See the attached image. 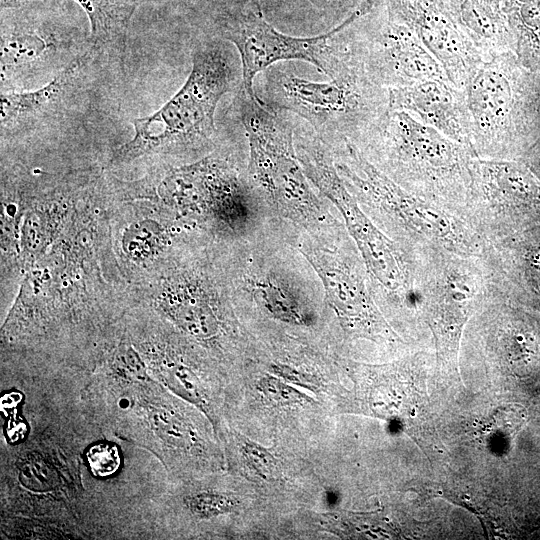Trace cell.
I'll return each mask as SVG.
<instances>
[{"label": "cell", "mask_w": 540, "mask_h": 540, "mask_svg": "<svg viewBox=\"0 0 540 540\" xmlns=\"http://www.w3.org/2000/svg\"><path fill=\"white\" fill-rule=\"evenodd\" d=\"M354 50V49H353ZM264 72L265 104L303 118L327 145L358 146L389 109L388 89L376 83L354 50L337 75L315 82L272 65Z\"/></svg>", "instance_id": "cell-4"}, {"label": "cell", "mask_w": 540, "mask_h": 540, "mask_svg": "<svg viewBox=\"0 0 540 540\" xmlns=\"http://www.w3.org/2000/svg\"><path fill=\"white\" fill-rule=\"evenodd\" d=\"M319 10L327 12H346L354 11L359 4L357 0H307Z\"/></svg>", "instance_id": "cell-28"}, {"label": "cell", "mask_w": 540, "mask_h": 540, "mask_svg": "<svg viewBox=\"0 0 540 540\" xmlns=\"http://www.w3.org/2000/svg\"><path fill=\"white\" fill-rule=\"evenodd\" d=\"M450 10L473 45L487 60L515 52L516 42L503 0H447Z\"/></svg>", "instance_id": "cell-21"}, {"label": "cell", "mask_w": 540, "mask_h": 540, "mask_svg": "<svg viewBox=\"0 0 540 540\" xmlns=\"http://www.w3.org/2000/svg\"><path fill=\"white\" fill-rule=\"evenodd\" d=\"M405 253L424 322L434 333L439 353L452 356L465 325L490 292L481 259L433 247Z\"/></svg>", "instance_id": "cell-10"}, {"label": "cell", "mask_w": 540, "mask_h": 540, "mask_svg": "<svg viewBox=\"0 0 540 540\" xmlns=\"http://www.w3.org/2000/svg\"><path fill=\"white\" fill-rule=\"evenodd\" d=\"M298 159L311 184L341 214L379 307L416 326L423 317L411 263L403 249L361 208L339 175L329 147L320 141L308 142L299 149Z\"/></svg>", "instance_id": "cell-5"}, {"label": "cell", "mask_w": 540, "mask_h": 540, "mask_svg": "<svg viewBox=\"0 0 540 540\" xmlns=\"http://www.w3.org/2000/svg\"><path fill=\"white\" fill-rule=\"evenodd\" d=\"M237 99L249 143L246 181L256 196L305 228L332 223L298 160L293 124L286 112L249 96L241 87Z\"/></svg>", "instance_id": "cell-8"}, {"label": "cell", "mask_w": 540, "mask_h": 540, "mask_svg": "<svg viewBox=\"0 0 540 540\" xmlns=\"http://www.w3.org/2000/svg\"><path fill=\"white\" fill-rule=\"evenodd\" d=\"M169 228L153 218H138L122 231L120 246L124 258L137 266L148 265L164 254L169 245Z\"/></svg>", "instance_id": "cell-22"}, {"label": "cell", "mask_w": 540, "mask_h": 540, "mask_svg": "<svg viewBox=\"0 0 540 540\" xmlns=\"http://www.w3.org/2000/svg\"><path fill=\"white\" fill-rule=\"evenodd\" d=\"M376 0H364L332 30L314 37H293L269 24L258 0H244L228 13L221 24L222 37L237 49L241 61V88L258 97L254 79L279 61L302 60L314 65L329 78L339 73L354 50L345 30L373 11Z\"/></svg>", "instance_id": "cell-9"}, {"label": "cell", "mask_w": 540, "mask_h": 540, "mask_svg": "<svg viewBox=\"0 0 540 540\" xmlns=\"http://www.w3.org/2000/svg\"><path fill=\"white\" fill-rule=\"evenodd\" d=\"M215 282L196 267L174 266L161 273L151 306L182 333L203 343L222 333L221 297Z\"/></svg>", "instance_id": "cell-15"}, {"label": "cell", "mask_w": 540, "mask_h": 540, "mask_svg": "<svg viewBox=\"0 0 540 540\" xmlns=\"http://www.w3.org/2000/svg\"><path fill=\"white\" fill-rule=\"evenodd\" d=\"M463 219L484 242L540 225V179L522 160L475 157Z\"/></svg>", "instance_id": "cell-11"}, {"label": "cell", "mask_w": 540, "mask_h": 540, "mask_svg": "<svg viewBox=\"0 0 540 540\" xmlns=\"http://www.w3.org/2000/svg\"><path fill=\"white\" fill-rule=\"evenodd\" d=\"M256 389L268 401L280 407H300L312 403V398L274 374L261 376Z\"/></svg>", "instance_id": "cell-24"}, {"label": "cell", "mask_w": 540, "mask_h": 540, "mask_svg": "<svg viewBox=\"0 0 540 540\" xmlns=\"http://www.w3.org/2000/svg\"><path fill=\"white\" fill-rule=\"evenodd\" d=\"M246 288L256 304L275 320L299 327H311L317 322L307 291L285 270L271 268L251 273Z\"/></svg>", "instance_id": "cell-20"}, {"label": "cell", "mask_w": 540, "mask_h": 540, "mask_svg": "<svg viewBox=\"0 0 540 540\" xmlns=\"http://www.w3.org/2000/svg\"><path fill=\"white\" fill-rule=\"evenodd\" d=\"M388 92L390 108L407 111L419 121L471 148L466 90L455 87L448 80H427L390 88Z\"/></svg>", "instance_id": "cell-17"}, {"label": "cell", "mask_w": 540, "mask_h": 540, "mask_svg": "<svg viewBox=\"0 0 540 540\" xmlns=\"http://www.w3.org/2000/svg\"><path fill=\"white\" fill-rule=\"evenodd\" d=\"M357 148L402 188L463 219L477 157L470 147L389 107Z\"/></svg>", "instance_id": "cell-1"}, {"label": "cell", "mask_w": 540, "mask_h": 540, "mask_svg": "<svg viewBox=\"0 0 540 540\" xmlns=\"http://www.w3.org/2000/svg\"><path fill=\"white\" fill-rule=\"evenodd\" d=\"M385 11L406 25L442 66L449 82L465 90L484 61L455 20L447 0H384Z\"/></svg>", "instance_id": "cell-14"}, {"label": "cell", "mask_w": 540, "mask_h": 540, "mask_svg": "<svg viewBox=\"0 0 540 540\" xmlns=\"http://www.w3.org/2000/svg\"><path fill=\"white\" fill-rule=\"evenodd\" d=\"M540 179V133L521 159Z\"/></svg>", "instance_id": "cell-29"}, {"label": "cell", "mask_w": 540, "mask_h": 540, "mask_svg": "<svg viewBox=\"0 0 540 540\" xmlns=\"http://www.w3.org/2000/svg\"><path fill=\"white\" fill-rule=\"evenodd\" d=\"M184 505L194 517L209 520L233 512L239 501L220 491L203 490L187 495Z\"/></svg>", "instance_id": "cell-23"}, {"label": "cell", "mask_w": 540, "mask_h": 540, "mask_svg": "<svg viewBox=\"0 0 540 540\" xmlns=\"http://www.w3.org/2000/svg\"><path fill=\"white\" fill-rule=\"evenodd\" d=\"M137 196L153 199L213 232L238 237L259 217L258 197L227 157L211 153L195 162L155 171L130 183Z\"/></svg>", "instance_id": "cell-7"}, {"label": "cell", "mask_w": 540, "mask_h": 540, "mask_svg": "<svg viewBox=\"0 0 540 540\" xmlns=\"http://www.w3.org/2000/svg\"><path fill=\"white\" fill-rule=\"evenodd\" d=\"M480 259L493 295L540 316V225L485 242Z\"/></svg>", "instance_id": "cell-16"}, {"label": "cell", "mask_w": 540, "mask_h": 540, "mask_svg": "<svg viewBox=\"0 0 540 540\" xmlns=\"http://www.w3.org/2000/svg\"><path fill=\"white\" fill-rule=\"evenodd\" d=\"M244 463L257 476L269 479L277 468V459L266 447L245 438L240 446Z\"/></svg>", "instance_id": "cell-25"}, {"label": "cell", "mask_w": 540, "mask_h": 540, "mask_svg": "<svg viewBox=\"0 0 540 540\" xmlns=\"http://www.w3.org/2000/svg\"><path fill=\"white\" fill-rule=\"evenodd\" d=\"M336 155V169L349 191L404 252L433 247L481 256L485 242L466 221L402 188L352 142H346Z\"/></svg>", "instance_id": "cell-3"}, {"label": "cell", "mask_w": 540, "mask_h": 540, "mask_svg": "<svg viewBox=\"0 0 540 540\" xmlns=\"http://www.w3.org/2000/svg\"><path fill=\"white\" fill-rule=\"evenodd\" d=\"M60 39L52 31L25 20L1 23V90L12 82L44 66L60 50Z\"/></svg>", "instance_id": "cell-19"}, {"label": "cell", "mask_w": 540, "mask_h": 540, "mask_svg": "<svg viewBox=\"0 0 540 540\" xmlns=\"http://www.w3.org/2000/svg\"><path fill=\"white\" fill-rule=\"evenodd\" d=\"M237 82L236 61L226 45L217 41L198 45L184 84L157 111L132 121L133 137L114 151L110 164L208 146L216 131L218 102Z\"/></svg>", "instance_id": "cell-2"}, {"label": "cell", "mask_w": 540, "mask_h": 540, "mask_svg": "<svg viewBox=\"0 0 540 540\" xmlns=\"http://www.w3.org/2000/svg\"><path fill=\"white\" fill-rule=\"evenodd\" d=\"M94 51L90 47L85 53L74 57L50 82L40 88L26 92L1 90L2 133L27 128L58 112L75 92L81 72Z\"/></svg>", "instance_id": "cell-18"}, {"label": "cell", "mask_w": 540, "mask_h": 540, "mask_svg": "<svg viewBox=\"0 0 540 540\" xmlns=\"http://www.w3.org/2000/svg\"><path fill=\"white\" fill-rule=\"evenodd\" d=\"M349 39L369 76L387 89L448 80L440 63L415 33L386 11L375 25Z\"/></svg>", "instance_id": "cell-13"}, {"label": "cell", "mask_w": 540, "mask_h": 540, "mask_svg": "<svg viewBox=\"0 0 540 540\" xmlns=\"http://www.w3.org/2000/svg\"><path fill=\"white\" fill-rule=\"evenodd\" d=\"M520 406L499 408L494 415L484 424L482 433L487 437H509L516 433L522 426L525 416L521 413Z\"/></svg>", "instance_id": "cell-26"}, {"label": "cell", "mask_w": 540, "mask_h": 540, "mask_svg": "<svg viewBox=\"0 0 540 540\" xmlns=\"http://www.w3.org/2000/svg\"><path fill=\"white\" fill-rule=\"evenodd\" d=\"M300 252L317 273L327 303L346 331L368 338L387 332L365 265L347 230L327 246L306 240Z\"/></svg>", "instance_id": "cell-12"}, {"label": "cell", "mask_w": 540, "mask_h": 540, "mask_svg": "<svg viewBox=\"0 0 540 540\" xmlns=\"http://www.w3.org/2000/svg\"><path fill=\"white\" fill-rule=\"evenodd\" d=\"M34 0H1V11H18L25 7H28Z\"/></svg>", "instance_id": "cell-30"}, {"label": "cell", "mask_w": 540, "mask_h": 540, "mask_svg": "<svg viewBox=\"0 0 540 540\" xmlns=\"http://www.w3.org/2000/svg\"><path fill=\"white\" fill-rule=\"evenodd\" d=\"M536 73L509 51L484 60L465 90L479 158L521 160L540 133Z\"/></svg>", "instance_id": "cell-6"}, {"label": "cell", "mask_w": 540, "mask_h": 540, "mask_svg": "<svg viewBox=\"0 0 540 540\" xmlns=\"http://www.w3.org/2000/svg\"><path fill=\"white\" fill-rule=\"evenodd\" d=\"M269 370L286 382L312 392H317L322 386L317 376L297 366L276 362L270 365Z\"/></svg>", "instance_id": "cell-27"}]
</instances>
